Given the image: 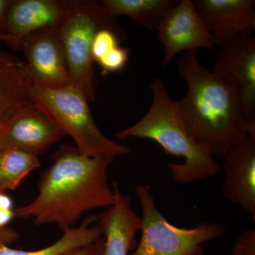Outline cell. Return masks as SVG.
<instances>
[{
	"mask_svg": "<svg viewBox=\"0 0 255 255\" xmlns=\"http://www.w3.org/2000/svg\"><path fill=\"white\" fill-rule=\"evenodd\" d=\"M220 46L212 72L231 85L246 118L255 123V38L239 36Z\"/></svg>",
	"mask_w": 255,
	"mask_h": 255,
	"instance_id": "52a82bcc",
	"label": "cell"
},
{
	"mask_svg": "<svg viewBox=\"0 0 255 255\" xmlns=\"http://www.w3.org/2000/svg\"><path fill=\"white\" fill-rule=\"evenodd\" d=\"M33 98L65 135L73 139L76 148L83 155L114 159L130 152L127 146L111 140L101 131L86 96L73 84L49 89L35 82Z\"/></svg>",
	"mask_w": 255,
	"mask_h": 255,
	"instance_id": "277c9868",
	"label": "cell"
},
{
	"mask_svg": "<svg viewBox=\"0 0 255 255\" xmlns=\"http://www.w3.org/2000/svg\"><path fill=\"white\" fill-rule=\"evenodd\" d=\"M231 255H255V230H248L238 236L233 245Z\"/></svg>",
	"mask_w": 255,
	"mask_h": 255,
	"instance_id": "44dd1931",
	"label": "cell"
},
{
	"mask_svg": "<svg viewBox=\"0 0 255 255\" xmlns=\"http://www.w3.org/2000/svg\"><path fill=\"white\" fill-rule=\"evenodd\" d=\"M226 182L223 193L255 221V137L247 136L223 157Z\"/></svg>",
	"mask_w": 255,
	"mask_h": 255,
	"instance_id": "7c38bea8",
	"label": "cell"
},
{
	"mask_svg": "<svg viewBox=\"0 0 255 255\" xmlns=\"http://www.w3.org/2000/svg\"><path fill=\"white\" fill-rule=\"evenodd\" d=\"M95 216H89L81 225L64 230L63 236L50 246L33 251H22L1 247L0 255H63L80 247L88 246L98 241L102 236Z\"/></svg>",
	"mask_w": 255,
	"mask_h": 255,
	"instance_id": "e0dca14e",
	"label": "cell"
},
{
	"mask_svg": "<svg viewBox=\"0 0 255 255\" xmlns=\"http://www.w3.org/2000/svg\"><path fill=\"white\" fill-rule=\"evenodd\" d=\"M63 255H105V239L101 238L92 244L76 248Z\"/></svg>",
	"mask_w": 255,
	"mask_h": 255,
	"instance_id": "7402d4cb",
	"label": "cell"
},
{
	"mask_svg": "<svg viewBox=\"0 0 255 255\" xmlns=\"http://www.w3.org/2000/svg\"><path fill=\"white\" fill-rule=\"evenodd\" d=\"M193 4L215 46L237 37L251 36L255 31V0H194Z\"/></svg>",
	"mask_w": 255,
	"mask_h": 255,
	"instance_id": "8fae6325",
	"label": "cell"
},
{
	"mask_svg": "<svg viewBox=\"0 0 255 255\" xmlns=\"http://www.w3.org/2000/svg\"><path fill=\"white\" fill-rule=\"evenodd\" d=\"M115 18L100 1L73 0L69 1L68 14L59 29L72 84L88 101L95 100L97 85L92 57L94 38L102 28L124 35Z\"/></svg>",
	"mask_w": 255,
	"mask_h": 255,
	"instance_id": "5b68a950",
	"label": "cell"
},
{
	"mask_svg": "<svg viewBox=\"0 0 255 255\" xmlns=\"http://www.w3.org/2000/svg\"><path fill=\"white\" fill-rule=\"evenodd\" d=\"M35 82L21 58L0 51V134L35 102Z\"/></svg>",
	"mask_w": 255,
	"mask_h": 255,
	"instance_id": "9a60e30c",
	"label": "cell"
},
{
	"mask_svg": "<svg viewBox=\"0 0 255 255\" xmlns=\"http://www.w3.org/2000/svg\"><path fill=\"white\" fill-rule=\"evenodd\" d=\"M124 38V35L110 28H102L97 32L92 46V57L94 63H97L112 48L120 46V41Z\"/></svg>",
	"mask_w": 255,
	"mask_h": 255,
	"instance_id": "d6986e66",
	"label": "cell"
},
{
	"mask_svg": "<svg viewBox=\"0 0 255 255\" xmlns=\"http://www.w3.org/2000/svg\"><path fill=\"white\" fill-rule=\"evenodd\" d=\"M18 238V233L16 230L9 227L0 228V248L11 246Z\"/></svg>",
	"mask_w": 255,
	"mask_h": 255,
	"instance_id": "603a6c76",
	"label": "cell"
},
{
	"mask_svg": "<svg viewBox=\"0 0 255 255\" xmlns=\"http://www.w3.org/2000/svg\"><path fill=\"white\" fill-rule=\"evenodd\" d=\"M156 31L164 48L162 66H167L181 52L215 48L209 30L194 8L192 0L177 1Z\"/></svg>",
	"mask_w": 255,
	"mask_h": 255,
	"instance_id": "ba28073f",
	"label": "cell"
},
{
	"mask_svg": "<svg viewBox=\"0 0 255 255\" xmlns=\"http://www.w3.org/2000/svg\"><path fill=\"white\" fill-rule=\"evenodd\" d=\"M152 102L139 122L117 132L121 140L130 137L149 139L157 142L167 155L182 157L184 163H169L174 182L190 183L216 175L221 167L214 156L196 144L184 125L176 101L171 99L159 78L151 83Z\"/></svg>",
	"mask_w": 255,
	"mask_h": 255,
	"instance_id": "3957f363",
	"label": "cell"
},
{
	"mask_svg": "<svg viewBox=\"0 0 255 255\" xmlns=\"http://www.w3.org/2000/svg\"><path fill=\"white\" fill-rule=\"evenodd\" d=\"M16 218L14 209H0V228L7 227L8 224Z\"/></svg>",
	"mask_w": 255,
	"mask_h": 255,
	"instance_id": "d4e9b609",
	"label": "cell"
},
{
	"mask_svg": "<svg viewBox=\"0 0 255 255\" xmlns=\"http://www.w3.org/2000/svg\"><path fill=\"white\" fill-rule=\"evenodd\" d=\"M65 135L36 105L18 114L0 134V150L16 147L40 155Z\"/></svg>",
	"mask_w": 255,
	"mask_h": 255,
	"instance_id": "5bb4252c",
	"label": "cell"
},
{
	"mask_svg": "<svg viewBox=\"0 0 255 255\" xmlns=\"http://www.w3.org/2000/svg\"><path fill=\"white\" fill-rule=\"evenodd\" d=\"M135 194L142 212L141 238L130 255H204L203 244L226 232L219 223L177 227L159 212L148 185L137 186Z\"/></svg>",
	"mask_w": 255,
	"mask_h": 255,
	"instance_id": "8992f818",
	"label": "cell"
},
{
	"mask_svg": "<svg viewBox=\"0 0 255 255\" xmlns=\"http://www.w3.org/2000/svg\"><path fill=\"white\" fill-rule=\"evenodd\" d=\"M187 92L176 101L189 135L211 155L223 157L235 144L255 137V123L243 112L231 85L199 63L197 50H188L177 63Z\"/></svg>",
	"mask_w": 255,
	"mask_h": 255,
	"instance_id": "7a4b0ae2",
	"label": "cell"
},
{
	"mask_svg": "<svg viewBox=\"0 0 255 255\" xmlns=\"http://www.w3.org/2000/svg\"><path fill=\"white\" fill-rule=\"evenodd\" d=\"M0 209H14L12 199L4 191H0Z\"/></svg>",
	"mask_w": 255,
	"mask_h": 255,
	"instance_id": "484cf974",
	"label": "cell"
},
{
	"mask_svg": "<svg viewBox=\"0 0 255 255\" xmlns=\"http://www.w3.org/2000/svg\"><path fill=\"white\" fill-rule=\"evenodd\" d=\"M115 200L97 217V223L105 239V255H129L137 246V233L142 228V219L132 209L130 196L119 189L113 181Z\"/></svg>",
	"mask_w": 255,
	"mask_h": 255,
	"instance_id": "4fadbf2b",
	"label": "cell"
},
{
	"mask_svg": "<svg viewBox=\"0 0 255 255\" xmlns=\"http://www.w3.org/2000/svg\"><path fill=\"white\" fill-rule=\"evenodd\" d=\"M18 50L24 53L26 68L37 85L56 89L72 84L59 30L26 38Z\"/></svg>",
	"mask_w": 255,
	"mask_h": 255,
	"instance_id": "30bf717a",
	"label": "cell"
},
{
	"mask_svg": "<svg viewBox=\"0 0 255 255\" xmlns=\"http://www.w3.org/2000/svg\"><path fill=\"white\" fill-rule=\"evenodd\" d=\"M39 155L8 147L0 150V191L15 190L32 171L40 167Z\"/></svg>",
	"mask_w": 255,
	"mask_h": 255,
	"instance_id": "ac0fdd59",
	"label": "cell"
},
{
	"mask_svg": "<svg viewBox=\"0 0 255 255\" xmlns=\"http://www.w3.org/2000/svg\"><path fill=\"white\" fill-rule=\"evenodd\" d=\"M53 160L42 174L36 197L14 209L16 218L32 219L36 226L53 223L63 231L74 227L87 211L114 204L108 174L114 159L89 157L64 144L53 154Z\"/></svg>",
	"mask_w": 255,
	"mask_h": 255,
	"instance_id": "6da1fadb",
	"label": "cell"
},
{
	"mask_svg": "<svg viewBox=\"0 0 255 255\" xmlns=\"http://www.w3.org/2000/svg\"><path fill=\"white\" fill-rule=\"evenodd\" d=\"M129 54L128 48L121 46L107 52L97 63L102 68V75H107L122 70L128 61Z\"/></svg>",
	"mask_w": 255,
	"mask_h": 255,
	"instance_id": "ffe728a7",
	"label": "cell"
},
{
	"mask_svg": "<svg viewBox=\"0 0 255 255\" xmlns=\"http://www.w3.org/2000/svg\"><path fill=\"white\" fill-rule=\"evenodd\" d=\"M69 1L12 0L5 23L6 43L18 49L29 37L59 30L68 14Z\"/></svg>",
	"mask_w": 255,
	"mask_h": 255,
	"instance_id": "9c48e42d",
	"label": "cell"
},
{
	"mask_svg": "<svg viewBox=\"0 0 255 255\" xmlns=\"http://www.w3.org/2000/svg\"><path fill=\"white\" fill-rule=\"evenodd\" d=\"M106 11L116 16H126L151 31H156L175 0H102Z\"/></svg>",
	"mask_w": 255,
	"mask_h": 255,
	"instance_id": "2e32d148",
	"label": "cell"
},
{
	"mask_svg": "<svg viewBox=\"0 0 255 255\" xmlns=\"http://www.w3.org/2000/svg\"><path fill=\"white\" fill-rule=\"evenodd\" d=\"M12 0H0V40L6 43L7 38L4 36L5 23L8 9Z\"/></svg>",
	"mask_w": 255,
	"mask_h": 255,
	"instance_id": "cb8c5ba5",
	"label": "cell"
}]
</instances>
